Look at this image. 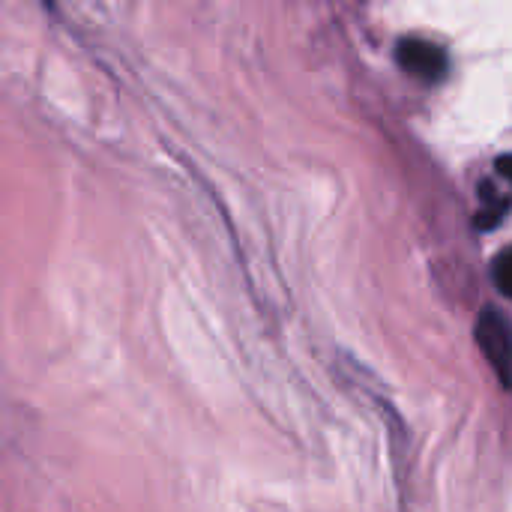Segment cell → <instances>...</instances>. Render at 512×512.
Masks as SVG:
<instances>
[{"mask_svg":"<svg viewBox=\"0 0 512 512\" xmlns=\"http://www.w3.org/2000/svg\"><path fill=\"white\" fill-rule=\"evenodd\" d=\"M498 171L512 183V156H501V159H498Z\"/></svg>","mask_w":512,"mask_h":512,"instance_id":"cell-4","label":"cell"},{"mask_svg":"<svg viewBox=\"0 0 512 512\" xmlns=\"http://www.w3.org/2000/svg\"><path fill=\"white\" fill-rule=\"evenodd\" d=\"M396 57L405 72H411L414 78L429 81V84L441 81L450 66L444 48H438L435 42H426V39H402L396 48Z\"/></svg>","mask_w":512,"mask_h":512,"instance_id":"cell-2","label":"cell"},{"mask_svg":"<svg viewBox=\"0 0 512 512\" xmlns=\"http://www.w3.org/2000/svg\"><path fill=\"white\" fill-rule=\"evenodd\" d=\"M477 345L501 381L512 384V324L501 309H483L477 318Z\"/></svg>","mask_w":512,"mask_h":512,"instance_id":"cell-1","label":"cell"},{"mask_svg":"<svg viewBox=\"0 0 512 512\" xmlns=\"http://www.w3.org/2000/svg\"><path fill=\"white\" fill-rule=\"evenodd\" d=\"M42 6H45V9H54V0H42Z\"/></svg>","mask_w":512,"mask_h":512,"instance_id":"cell-5","label":"cell"},{"mask_svg":"<svg viewBox=\"0 0 512 512\" xmlns=\"http://www.w3.org/2000/svg\"><path fill=\"white\" fill-rule=\"evenodd\" d=\"M492 276H495V285L504 297L512 300V249H504L498 258H495V267H492Z\"/></svg>","mask_w":512,"mask_h":512,"instance_id":"cell-3","label":"cell"}]
</instances>
